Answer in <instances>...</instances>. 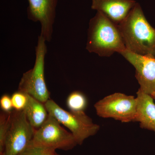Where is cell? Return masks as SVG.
<instances>
[{"label": "cell", "instance_id": "12", "mask_svg": "<svg viewBox=\"0 0 155 155\" xmlns=\"http://www.w3.org/2000/svg\"><path fill=\"white\" fill-rule=\"evenodd\" d=\"M27 95L28 101L23 110L31 125L37 129L44 123L49 114L45 104L34 97Z\"/></svg>", "mask_w": 155, "mask_h": 155}, {"label": "cell", "instance_id": "9", "mask_svg": "<svg viewBox=\"0 0 155 155\" xmlns=\"http://www.w3.org/2000/svg\"><path fill=\"white\" fill-rule=\"evenodd\" d=\"M120 54L135 68L140 89L150 95L155 93V58L140 55L126 49Z\"/></svg>", "mask_w": 155, "mask_h": 155}, {"label": "cell", "instance_id": "15", "mask_svg": "<svg viewBox=\"0 0 155 155\" xmlns=\"http://www.w3.org/2000/svg\"><path fill=\"white\" fill-rule=\"evenodd\" d=\"M55 150L35 145L30 143L18 155H54Z\"/></svg>", "mask_w": 155, "mask_h": 155}, {"label": "cell", "instance_id": "6", "mask_svg": "<svg viewBox=\"0 0 155 155\" xmlns=\"http://www.w3.org/2000/svg\"><path fill=\"white\" fill-rule=\"evenodd\" d=\"M97 114L102 118H111L122 122H136L137 99L133 96L116 93L96 103Z\"/></svg>", "mask_w": 155, "mask_h": 155}, {"label": "cell", "instance_id": "4", "mask_svg": "<svg viewBox=\"0 0 155 155\" xmlns=\"http://www.w3.org/2000/svg\"><path fill=\"white\" fill-rule=\"evenodd\" d=\"M49 114L70 130L77 144L81 145L86 139L96 134L100 126L93 122L84 111H67L50 99L45 104Z\"/></svg>", "mask_w": 155, "mask_h": 155}, {"label": "cell", "instance_id": "14", "mask_svg": "<svg viewBox=\"0 0 155 155\" xmlns=\"http://www.w3.org/2000/svg\"><path fill=\"white\" fill-rule=\"evenodd\" d=\"M11 112H1L0 114V155L4 152L6 136L11 124Z\"/></svg>", "mask_w": 155, "mask_h": 155}, {"label": "cell", "instance_id": "16", "mask_svg": "<svg viewBox=\"0 0 155 155\" xmlns=\"http://www.w3.org/2000/svg\"><path fill=\"white\" fill-rule=\"evenodd\" d=\"M14 110H23L27 104V95L19 91L14 93L11 97Z\"/></svg>", "mask_w": 155, "mask_h": 155}, {"label": "cell", "instance_id": "11", "mask_svg": "<svg viewBox=\"0 0 155 155\" xmlns=\"http://www.w3.org/2000/svg\"><path fill=\"white\" fill-rule=\"evenodd\" d=\"M137 116L136 122L140 127L153 130L155 133V104L150 94L139 89L137 92Z\"/></svg>", "mask_w": 155, "mask_h": 155}, {"label": "cell", "instance_id": "3", "mask_svg": "<svg viewBox=\"0 0 155 155\" xmlns=\"http://www.w3.org/2000/svg\"><path fill=\"white\" fill-rule=\"evenodd\" d=\"M46 42L44 38L40 35L35 47L34 66L23 73L18 86V91L29 95L43 104L50 99L45 78V58L47 53Z\"/></svg>", "mask_w": 155, "mask_h": 155}, {"label": "cell", "instance_id": "2", "mask_svg": "<svg viewBox=\"0 0 155 155\" xmlns=\"http://www.w3.org/2000/svg\"><path fill=\"white\" fill-rule=\"evenodd\" d=\"M86 49L101 57H110L126 50L117 24L104 14L97 12L89 24Z\"/></svg>", "mask_w": 155, "mask_h": 155}, {"label": "cell", "instance_id": "19", "mask_svg": "<svg viewBox=\"0 0 155 155\" xmlns=\"http://www.w3.org/2000/svg\"><path fill=\"white\" fill-rule=\"evenodd\" d=\"M54 155H59L58 154H57V153H55L54 154Z\"/></svg>", "mask_w": 155, "mask_h": 155}, {"label": "cell", "instance_id": "10", "mask_svg": "<svg viewBox=\"0 0 155 155\" xmlns=\"http://www.w3.org/2000/svg\"><path fill=\"white\" fill-rule=\"evenodd\" d=\"M137 2L135 0H91V8L119 25L127 17Z\"/></svg>", "mask_w": 155, "mask_h": 155}, {"label": "cell", "instance_id": "5", "mask_svg": "<svg viewBox=\"0 0 155 155\" xmlns=\"http://www.w3.org/2000/svg\"><path fill=\"white\" fill-rule=\"evenodd\" d=\"M30 143L51 149L64 150L72 149L77 145L72 134L62 127L58 120L50 114L44 123L36 129Z\"/></svg>", "mask_w": 155, "mask_h": 155}, {"label": "cell", "instance_id": "1", "mask_svg": "<svg viewBox=\"0 0 155 155\" xmlns=\"http://www.w3.org/2000/svg\"><path fill=\"white\" fill-rule=\"evenodd\" d=\"M118 26L126 50L155 58V28L148 22L139 3Z\"/></svg>", "mask_w": 155, "mask_h": 155}, {"label": "cell", "instance_id": "17", "mask_svg": "<svg viewBox=\"0 0 155 155\" xmlns=\"http://www.w3.org/2000/svg\"><path fill=\"white\" fill-rule=\"evenodd\" d=\"M0 106L3 111L5 112H12L14 108L11 98L7 94H4L1 97Z\"/></svg>", "mask_w": 155, "mask_h": 155}, {"label": "cell", "instance_id": "7", "mask_svg": "<svg viewBox=\"0 0 155 155\" xmlns=\"http://www.w3.org/2000/svg\"><path fill=\"white\" fill-rule=\"evenodd\" d=\"M36 129L32 126L24 110L11 112V124L6 136L4 152L0 155H18L28 146Z\"/></svg>", "mask_w": 155, "mask_h": 155}, {"label": "cell", "instance_id": "13", "mask_svg": "<svg viewBox=\"0 0 155 155\" xmlns=\"http://www.w3.org/2000/svg\"><path fill=\"white\" fill-rule=\"evenodd\" d=\"M67 107L70 111H84L87 105L86 97L80 91L72 92L67 100Z\"/></svg>", "mask_w": 155, "mask_h": 155}, {"label": "cell", "instance_id": "18", "mask_svg": "<svg viewBox=\"0 0 155 155\" xmlns=\"http://www.w3.org/2000/svg\"><path fill=\"white\" fill-rule=\"evenodd\" d=\"M150 95L153 98V99L155 100V92L152 94Z\"/></svg>", "mask_w": 155, "mask_h": 155}, {"label": "cell", "instance_id": "8", "mask_svg": "<svg viewBox=\"0 0 155 155\" xmlns=\"http://www.w3.org/2000/svg\"><path fill=\"white\" fill-rule=\"evenodd\" d=\"M27 15L33 22L41 25L40 35L46 42L51 41L58 0H28Z\"/></svg>", "mask_w": 155, "mask_h": 155}]
</instances>
